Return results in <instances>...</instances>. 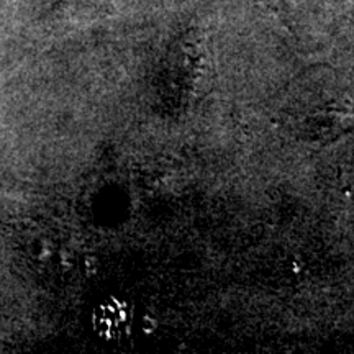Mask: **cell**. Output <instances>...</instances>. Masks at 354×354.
<instances>
[{"label": "cell", "instance_id": "cell-1", "mask_svg": "<svg viewBox=\"0 0 354 354\" xmlns=\"http://www.w3.org/2000/svg\"><path fill=\"white\" fill-rule=\"evenodd\" d=\"M59 7L64 8V12H82L87 8L95 10V8L105 7V0H63Z\"/></svg>", "mask_w": 354, "mask_h": 354}]
</instances>
